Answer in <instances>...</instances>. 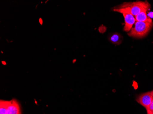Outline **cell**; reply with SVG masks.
I'll list each match as a JSON object with an SVG mask.
<instances>
[{"mask_svg": "<svg viewBox=\"0 0 153 114\" xmlns=\"http://www.w3.org/2000/svg\"><path fill=\"white\" fill-rule=\"evenodd\" d=\"M150 5L147 1H137L133 2H124L114 9V11L122 13H128L135 16L143 11H148Z\"/></svg>", "mask_w": 153, "mask_h": 114, "instance_id": "cell-1", "label": "cell"}, {"mask_svg": "<svg viewBox=\"0 0 153 114\" xmlns=\"http://www.w3.org/2000/svg\"><path fill=\"white\" fill-rule=\"evenodd\" d=\"M153 26V22H136L134 27L131 28L128 34L134 38H143L149 33Z\"/></svg>", "mask_w": 153, "mask_h": 114, "instance_id": "cell-2", "label": "cell"}, {"mask_svg": "<svg viewBox=\"0 0 153 114\" xmlns=\"http://www.w3.org/2000/svg\"><path fill=\"white\" fill-rule=\"evenodd\" d=\"M153 98L152 92H148L138 96L137 98L136 101L138 103L142 105L147 110L152 103Z\"/></svg>", "mask_w": 153, "mask_h": 114, "instance_id": "cell-3", "label": "cell"}, {"mask_svg": "<svg viewBox=\"0 0 153 114\" xmlns=\"http://www.w3.org/2000/svg\"><path fill=\"white\" fill-rule=\"evenodd\" d=\"M122 14L124 18L125 21L124 31L127 32H129L131 28H133V25L135 24L136 22L135 18L129 13H123Z\"/></svg>", "mask_w": 153, "mask_h": 114, "instance_id": "cell-4", "label": "cell"}, {"mask_svg": "<svg viewBox=\"0 0 153 114\" xmlns=\"http://www.w3.org/2000/svg\"><path fill=\"white\" fill-rule=\"evenodd\" d=\"M7 114H21L20 106L17 100L13 99L8 101Z\"/></svg>", "mask_w": 153, "mask_h": 114, "instance_id": "cell-5", "label": "cell"}, {"mask_svg": "<svg viewBox=\"0 0 153 114\" xmlns=\"http://www.w3.org/2000/svg\"><path fill=\"white\" fill-rule=\"evenodd\" d=\"M147 11H143L137 14L135 17L136 22H152V20L148 17Z\"/></svg>", "mask_w": 153, "mask_h": 114, "instance_id": "cell-6", "label": "cell"}, {"mask_svg": "<svg viewBox=\"0 0 153 114\" xmlns=\"http://www.w3.org/2000/svg\"><path fill=\"white\" fill-rule=\"evenodd\" d=\"M122 37L120 34L118 33H113L109 38V40L112 43L119 45L122 42Z\"/></svg>", "mask_w": 153, "mask_h": 114, "instance_id": "cell-7", "label": "cell"}, {"mask_svg": "<svg viewBox=\"0 0 153 114\" xmlns=\"http://www.w3.org/2000/svg\"><path fill=\"white\" fill-rule=\"evenodd\" d=\"M7 104H8V101L1 100L0 101V114H7Z\"/></svg>", "mask_w": 153, "mask_h": 114, "instance_id": "cell-8", "label": "cell"}, {"mask_svg": "<svg viewBox=\"0 0 153 114\" xmlns=\"http://www.w3.org/2000/svg\"><path fill=\"white\" fill-rule=\"evenodd\" d=\"M152 95H153V90L152 91Z\"/></svg>", "mask_w": 153, "mask_h": 114, "instance_id": "cell-9", "label": "cell"}]
</instances>
